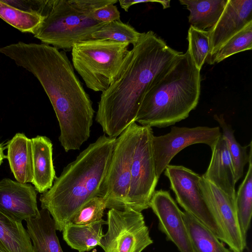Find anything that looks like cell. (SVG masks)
I'll use <instances>...</instances> for the list:
<instances>
[{"mask_svg": "<svg viewBox=\"0 0 252 252\" xmlns=\"http://www.w3.org/2000/svg\"><path fill=\"white\" fill-rule=\"evenodd\" d=\"M0 53L37 79L58 119L61 145L66 152L79 150L90 137L95 112L65 53L43 43L23 42L1 47Z\"/></svg>", "mask_w": 252, "mask_h": 252, "instance_id": "obj_1", "label": "cell"}, {"mask_svg": "<svg viewBox=\"0 0 252 252\" xmlns=\"http://www.w3.org/2000/svg\"><path fill=\"white\" fill-rule=\"evenodd\" d=\"M182 53L168 46L152 31L141 33L126 55L114 80L100 96L95 120L106 135L116 138L135 122L152 81Z\"/></svg>", "mask_w": 252, "mask_h": 252, "instance_id": "obj_2", "label": "cell"}, {"mask_svg": "<svg viewBox=\"0 0 252 252\" xmlns=\"http://www.w3.org/2000/svg\"><path fill=\"white\" fill-rule=\"evenodd\" d=\"M116 139L100 136L65 167L52 187L40 195L41 208L49 212L57 230L62 231L75 213L98 196Z\"/></svg>", "mask_w": 252, "mask_h": 252, "instance_id": "obj_3", "label": "cell"}, {"mask_svg": "<svg viewBox=\"0 0 252 252\" xmlns=\"http://www.w3.org/2000/svg\"><path fill=\"white\" fill-rule=\"evenodd\" d=\"M201 76L189 53H181L152 81L135 122L162 128L189 116L197 106Z\"/></svg>", "mask_w": 252, "mask_h": 252, "instance_id": "obj_4", "label": "cell"}, {"mask_svg": "<svg viewBox=\"0 0 252 252\" xmlns=\"http://www.w3.org/2000/svg\"><path fill=\"white\" fill-rule=\"evenodd\" d=\"M108 3L107 0H46L34 36L43 44L70 51L75 44L93 39V33L106 24L92 14Z\"/></svg>", "mask_w": 252, "mask_h": 252, "instance_id": "obj_5", "label": "cell"}, {"mask_svg": "<svg viewBox=\"0 0 252 252\" xmlns=\"http://www.w3.org/2000/svg\"><path fill=\"white\" fill-rule=\"evenodd\" d=\"M129 45L128 43L91 39L73 46V66L87 88L102 93L108 88L128 51Z\"/></svg>", "mask_w": 252, "mask_h": 252, "instance_id": "obj_6", "label": "cell"}, {"mask_svg": "<svg viewBox=\"0 0 252 252\" xmlns=\"http://www.w3.org/2000/svg\"><path fill=\"white\" fill-rule=\"evenodd\" d=\"M139 126L132 123L116 139L98 195L105 201L106 208L119 210L126 208L132 158Z\"/></svg>", "mask_w": 252, "mask_h": 252, "instance_id": "obj_7", "label": "cell"}, {"mask_svg": "<svg viewBox=\"0 0 252 252\" xmlns=\"http://www.w3.org/2000/svg\"><path fill=\"white\" fill-rule=\"evenodd\" d=\"M154 136L151 127L139 126L132 158L130 184L125 209L141 212L150 208V202L159 179L155 171Z\"/></svg>", "mask_w": 252, "mask_h": 252, "instance_id": "obj_8", "label": "cell"}, {"mask_svg": "<svg viewBox=\"0 0 252 252\" xmlns=\"http://www.w3.org/2000/svg\"><path fill=\"white\" fill-rule=\"evenodd\" d=\"M106 221L100 246L104 252H142L153 243L141 212L109 209Z\"/></svg>", "mask_w": 252, "mask_h": 252, "instance_id": "obj_9", "label": "cell"}, {"mask_svg": "<svg viewBox=\"0 0 252 252\" xmlns=\"http://www.w3.org/2000/svg\"><path fill=\"white\" fill-rule=\"evenodd\" d=\"M164 171L178 204L185 212L205 225L223 242V234L201 194L199 186L201 176L182 165L169 164Z\"/></svg>", "mask_w": 252, "mask_h": 252, "instance_id": "obj_10", "label": "cell"}, {"mask_svg": "<svg viewBox=\"0 0 252 252\" xmlns=\"http://www.w3.org/2000/svg\"><path fill=\"white\" fill-rule=\"evenodd\" d=\"M221 134L219 126H172L169 132L163 135L154 136L153 154L158 178L172 158L182 150L191 145L201 143L211 148Z\"/></svg>", "mask_w": 252, "mask_h": 252, "instance_id": "obj_11", "label": "cell"}, {"mask_svg": "<svg viewBox=\"0 0 252 252\" xmlns=\"http://www.w3.org/2000/svg\"><path fill=\"white\" fill-rule=\"evenodd\" d=\"M203 199L223 236V243L233 252H243L247 242L239 225L235 199L202 175L199 182Z\"/></svg>", "mask_w": 252, "mask_h": 252, "instance_id": "obj_12", "label": "cell"}, {"mask_svg": "<svg viewBox=\"0 0 252 252\" xmlns=\"http://www.w3.org/2000/svg\"><path fill=\"white\" fill-rule=\"evenodd\" d=\"M150 208L157 217L158 229L165 235L167 240L172 242L180 252H195L183 212L168 191L155 190Z\"/></svg>", "mask_w": 252, "mask_h": 252, "instance_id": "obj_13", "label": "cell"}, {"mask_svg": "<svg viewBox=\"0 0 252 252\" xmlns=\"http://www.w3.org/2000/svg\"><path fill=\"white\" fill-rule=\"evenodd\" d=\"M252 22V0H228L216 24L207 31L210 37L209 63L218 49Z\"/></svg>", "mask_w": 252, "mask_h": 252, "instance_id": "obj_14", "label": "cell"}, {"mask_svg": "<svg viewBox=\"0 0 252 252\" xmlns=\"http://www.w3.org/2000/svg\"><path fill=\"white\" fill-rule=\"evenodd\" d=\"M37 192L30 184L2 179L0 181V211L21 222L35 218L39 213Z\"/></svg>", "mask_w": 252, "mask_h": 252, "instance_id": "obj_15", "label": "cell"}, {"mask_svg": "<svg viewBox=\"0 0 252 252\" xmlns=\"http://www.w3.org/2000/svg\"><path fill=\"white\" fill-rule=\"evenodd\" d=\"M211 149V160L206 172L202 176L235 199V186L236 183L235 172L222 134Z\"/></svg>", "mask_w": 252, "mask_h": 252, "instance_id": "obj_16", "label": "cell"}, {"mask_svg": "<svg viewBox=\"0 0 252 252\" xmlns=\"http://www.w3.org/2000/svg\"><path fill=\"white\" fill-rule=\"evenodd\" d=\"M32 146L33 178L37 192L43 193L52 186L56 174L53 160V144L45 136L31 139Z\"/></svg>", "mask_w": 252, "mask_h": 252, "instance_id": "obj_17", "label": "cell"}, {"mask_svg": "<svg viewBox=\"0 0 252 252\" xmlns=\"http://www.w3.org/2000/svg\"><path fill=\"white\" fill-rule=\"evenodd\" d=\"M6 156L13 176L18 182L32 183L33 178L32 146L31 139L17 133L8 142Z\"/></svg>", "mask_w": 252, "mask_h": 252, "instance_id": "obj_18", "label": "cell"}, {"mask_svg": "<svg viewBox=\"0 0 252 252\" xmlns=\"http://www.w3.org/2000/svg\"><path fill=\"white\" fill-rule=\"evenodd\" d=\"M26 221L33 252H63L56 234L55 222L47 210L41 209L37 217Z\"/></svg>", "mask_w": 252, "mask_h": 252, "instance_id": "obj_19", "label": "cell"}, {"mask_svg": "<svg viewBox=\"0 0 252 252\" xmlns=\"http://www.w3.org/2000/svg\"><path fill=\"white\" fill-rule=\"evenodd\" d=\"M228 0H180L189 11L190 26L206 31L212 28L221 16Z\"/></svg>", "mask_w": 252, "mask_h": 252, "instance_id": "obj_20", "label": "cell"}, {"mask_svg": "<svg viewBox=\"0 0 252 252\" xmlns=\"http://www.w3.org/2000/svg\"><path fill=\"white\" fill-rule=\"evenodd\" d=\"M107 221L101 220L91 224L83 225L67 224L63 231V238L72 249L79 252H86L100 246L103 237L102 226Z\"/></svg>", "mask_w": 252, "mask_h": 252, "instance_id": "obj_21", "label": "cell"}, {"mask_svg": "<svg viewBox=\"0 0 252 252\" xmlns=\"http://www.w3.org/2000/svg\"><path fill=\"white\" fill-rule=\"evenodd\" d=\"M0 247L5 252H33L32 241L22 222L0 211Z\"/></svg>", "mask_w": 252, "mask_h": 252, "instance_id": "obj_22", "label": "cell"}, {"mask_svg": "<svg viewBox=\"0 0 252 252\" xmlns=\"http://www.w3.org/2000/svg\"><path fill=\"white\" fill-rule=\"evenodd\" d=\"M183 217L195 252H233L198 220L185 211Z\"/></svg>", "mask_w": 252, "mask_h": 252, "instance_id": "obj_23", "label": "cell"}, {"mask_svg": "<svg viewBox=\"0 0 252 252\" xmlns=\"http://www.w3.org/2000/svg\"><path fill=\"white\" fill-rule=\"evenodd\" d=\"M214 119L222 129L221 134L231 158L237 183L243 176L244 167L252 155V141L249 145L242 146L235 137L234 130L230 125L226 123L223 115H216Z\"/></svg>", "mask_w": 252, "mask_h": 252, "instance_id": "obj_24", "label": "cell"}, {"mask_svg": "<svg viewBox=\"0 0 252 252\" xmlns=\"http://www.w3.org/2000/svg\"><path fill=\"white\" fill-rule=\"evenodd\" d=\"M252 155L244 179L235 194V204L239 225L243 236L246 238L252 215Z\"/></svg>", "mask_w": 252, "mask_h": 252, "instance_id": "obj_25", "label": "cell"}, {"mask_svg": "<svg viewBox=\"0 0 252 252\" xmlns=\"http://www.w3.org/2000/svg\"><path fill=\"white\" fill-rule=\"evenodd\" d=\"M0 18L22 32L33 34L42 20L37 13L25 11L0 0Z\"/></svg>", "mask_w": 252, "mask_h": 252, "instance_id": "obj_26", "label": "cell"}, {"mask_svg": "<svg viewBox=\"0 0 252 252\" xmlns=\"http://www.w3.org/2000/svg\"><path fill=\"white\" fill-rule=\"evenodd\" d=\"M142 33L121 20L106 23L92 35L93 39H104L135 45Z\"/></svg>", "mask_w": 252, "mask_h": 252, "instance_id": "obj_27", "label": "cell"}, {"mask_svg": "<svg viewBox=\"0 0 252 252\" xmlns=\"http://www.w3.org/2000/svg\"><path fill=\"white\" fill-rule=\"evenodd\" d=\"M252 48V22L223 44L212 57L209 64L219 63L239 52Z\"/></svg>", "mask_w": 252, "mask_h": 252, "instance_id": "obj_28", "label": "cell"}, {"mask_svg": "<svg viewBox=\"0 0 252 252\" xmlns=\"http://www.w3.org/2000/svg\"><path fill=\"white\" fill-rule=\"evenodd\" d=\"M188 49L187 51L197 67L201 70L209 55L210 37L208 32L190 26L188 33Z\"/></svg>", "mask_w": 252, "mask_h": 252, "instance_id": "obj_29", "label": "cell"}, {"mask_svg": "<svg viewBox=\"0 0 252 252\" xmlns=\"http://www.w3.org/2000/svg\"><path fill=\"white\" fill-rule=\"evenodd\" d=\"M106 208L104 200L99 196L95 197L75 213L67 224L83 225L99 221L102 219Z\"/></svg>", "mask_w": 252, "mask_h": 252, "instance_id": "obj_30", "label": "cell"}, {"mask_svg": "<svg viewBox=\"0 0 252 252\" xmlns=\"http://www.w3.org/2000/svg\"><path fill=\"white\" fill-rule=\"evenodd\" d=\"M92 15L94 20L100 23H108L120 20V13L117 7L113 3L96 9Z\"/></svg>", "mask_w": 252, "mask_h": 252, "instance_id": "obj_31", "label": "cell"}, {"mask_svg": "<svg viewBox=\"0 0 252 252\" xmlns=\"http://www.w3.org/2000/svg\"><path fill=\"white\" fill-rule=\"evenodd\" d=\"M2 0L5 3L21 10L41 15L46 0Z\"/></svg>", "mask_w": 252, "mask_h": 252, "instance_id": "obj_32", "label": "cell"}, {"mask_svg": "<svg viewBox=\"0 0 252 252\" xmlns=\"http://www.w3.org/2000/svg\"><path fill=\"white\" fill-rule=\"evenodd\" d=\"M121 7L126 12L128 11L129 7L135 4L146 3V2H158L160 4L161 0H119Z\"/></svg>", "mask_w": 252, "mask_h": 252, "instance_id": "obj_33", "label": "cell"}, {"mask_svg": "<svg viewBox=\"0 0 252 252\" xmlns=\"http://www.w3.org/2000/svg\"><path fill=\"white\" fill-rule=\"evenodd\" d=\"M3 150L2 145L0 144V165L2 163L3 159L6 158L4 154Z\"/></svg>", "mask_w": 252, "mask_h": 252, "instance_id": "obj_34", "label": "cell"}, {"mask_svg": "<svg viewBox=\"0 0 252 252\" xmlns=\"http://www.w3.org/2000/svg\"><path fill=\"white\" fill-rule=\"evenodd\" d=\"M170 0H161L160 4L162 5L163 8L165 9L170 7Z\"/></svg>", "mask_w": 252, "mask_h": 252, "instance_id": "obj_35", "label": "cell"}, {"mask_svg": "<svg viewBox=\"0 0 252 252\" xmlns=\"http://www.w3.org/2000/svg\"><path fill=\"white\" fill-rule=\"evenodd\" d=\"M0 252H5L0 247Z\"/></svg>", "mask_w": 252, "mask_h": 252, "instance_id": "obj_36", "label": "cell"}]
</instances>
